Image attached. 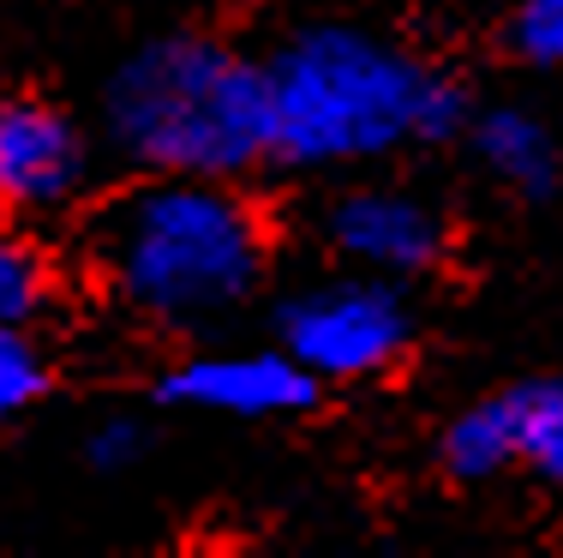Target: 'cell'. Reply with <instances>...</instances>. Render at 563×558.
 Listing matches in <instances>:
<instances>
[{
	"label": "cell",
	"mask_w": 563,
	"mask_h": 558,
	"mask_svg": "<svg viewBox=\"0 0 563 558\" xmlns=\"http://www.w3.org/2000/svg\"><path fill=\"white\" fill-rule=\"evenodd\" d=\"M55 300V264L31 234H7L0 229V325L31 330Z\"/></svg>",
	"instance_id": "obj_11"
},
{
	"label": "cell",
	"mask_w": 563,
	"mask_h": 558,
	"mask_svg": "<svg viewBox=\"0 0 563 558\" xmlns=\"http://www.w3.org/2000/svg\"><path fill=\"white\" fill-rule=\"evenodd\" d=\"M504 408H509V450H516V462H528L533 474L563 486V384L552 379L509 384Z\"/></svg>",
	"instance_id": "obj_9"
},
{
	"label": "cell",
	"mask_w": 563,
	"mask_h": 558,
	"mask_svg": "<svg viewBox=\"0 0 563 558\" xmlns=\"http://www.w3.org/2000/svg\"><path fill=\"white\" fill-rule=\"evenodd\" d=\"M467 132H474V156L486 163V175L509 186V193L545 198L558 186V139L540 114L486 109V114H467Z\"/></svg>",
	"instance_id": "obj_8"
},
{
	"label": "cell",
	"mask_w": 563,
	"mask_h": 558,
	"mask_svg": "<svg viewBox=\"0 0 563 558\" xmlns=\"http://www.w3.org/2000/svg\"><path fill=\"white\" fill-rule=\"evenodd\" d=\"M90 144L73 114L43 97L0 102V210L43 217L85 193Z\"/></svg>",
	"instance_id": "obj_6"
},
{
	"label": "cell",
	"mask_w": 563,
	"mask_h": 558,
	"mask_svg": "<svg viewBox=\"0 0 563 558\" xmlns=\"http://www.w3.org/2000/svg\"><path fill=\"white\" fill-rule=\"evenodd\" d=\"M163 403L198 408V415H234V420H282L318 403V379L288 349H228L192 354L163 379Z\"/></svg>",
	"instance_id": "obj_7"
},
{
	"label": "cell",
	"mask_w": 563,
	"mask_h": 558,
	"mask_svg": "<svg viewBox=\"0 0 563 558\" xmlns=\"http://www.w3.org/2000/svg\"><path fill=\"white\" fill-rule=\"evenodd\" d=\"M43 396H48V354L36 349L31 330L0 325V427L31 415Z\"/></svg>",
	"instance_id": "obj_12"
},
{
	"label": "cell",
	"mask_w": 563,
	"mask_h": 558,
	"mask_svg": "<svg viewBox=\"0 0 563 558\" xmlns=\"http://www.w3.org/2000/svg\"><path fill=\"white\" fill-rule=\"evenodd\" d=\"M438 457H444V469L455 474V481H492V474H504L509 462H516V450H509L504 391L486 396V403H474V408H462V415L444 427Z\"/></svg>",
	"instance_id": "obj_10"
},
{
	"label": "cell",
	"mask_w": 563,
	"mask_h": 558,
	"mask_svg": "<svg viewBox=\"0 0 563 558\" xmlns=\"http://www.w3.org/2000/svg\"><path fill=\"white\" fill-rule=\"evenodd\" d=\"M324 241L336 247L347 271L384 276H426L450 247V229L426 198L401 193V186H347L324 210Z\"/></svg>",
	"instance_id": "obj_5"
},
{
	"label": "cell",
	"mask_w": 563,
	"mask_h": 558,
	"mask_svg": "<svg viewBox=\"0 0 563 558\" xmlns=\"http://www.w3.org/2000/svg\"><path fill=\"white\" fill-rule=\"evenodd\" d=\"M264 73L276 121L271 156L294 168L372 163L467 127V97L444 73L354 24H312L264 61Z\"/></svg>",
	"instance_id": "obj_1"
},
{
	"label": "cell",
	"mask_w": 563,
	"mask_h": 558,
	"mask_svg": "<svg viewBox=\"0 0 563 558\" xmlns=\"http://www.w3.org/2000/svg\"><path fill=\"white\" fill-rule=\"evenodd\" d=\"M139 450H144V427H139V420H126V415L97 420V427H90V438H85L90 469H102V474L132 469V462H139Z\"/></svg>",
	"instance_id": "obj_14"
},
{
	"label": "cell",
	"mask_w": 563,
	"mask_h": 558,
	"mask_svg": "<svg viewBox=\"0 0 563 558\" xmlns=\"http://www.w3.org/2000/svg\"><path fill=\"white\" fill-rule=\"evenodd\" d=\"M90 264L126 313L151 325H205L258 295L271 234L234 186L156 175L90 222Z\"/></svg>",
	"instance_id": "obj_2"
},
{
	"label": "cell",
	"mask_w": 563,
	"mask_h": 558,
	"mask_svg": "<svg viewBox=\"0 0 563 558\" xmlns=\"http://www.w3.org/2000/svg\"><path fill=\"white\" fill-rule=\"evenodd\" d=\"M102 121L151 175L234 180L271 156V73L217 36H156L109 78Z\"/></svg>",
	"instance_id": "obj_3"
},
{
	"label": "cell",
	"mask_w": 563,
	"mask_h": 558,
	"mask_svg": "<svg viewBox=\"0 0 563 558\" xmlns=\"http://www.w3.org/2000/svg\"><path fill=\"white\" fill-rule=\"evenodd\" d=\"M509 48L533 66H563V0H521L509 19Z\"/></svg>",
	"instance_id": "obj_13"
},
{
	"label": "cell",
	"mask_w": 563,
	"mask_h": 558,
	"mask_svg": "<svg viewBox=\"0 0 563 558\" xmlns=\"http://www.w3.org/2000/svg\"><path fill=\"white\" fill-rule=\"evenodd\" d=\"M282 349L312 379H378L396 366L413 342V313L396 283L384 276H342V283H312L276 313Z\"/></svg>",
	"instance_id": "obj_4"
}]
</instances>
